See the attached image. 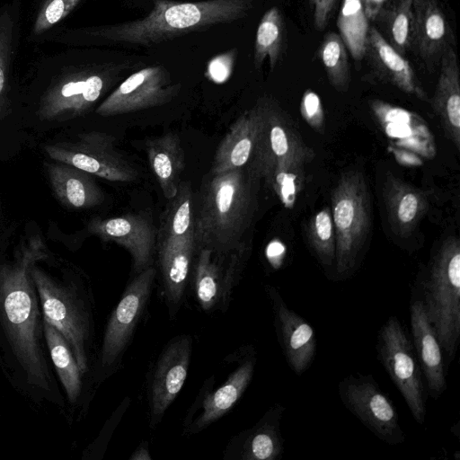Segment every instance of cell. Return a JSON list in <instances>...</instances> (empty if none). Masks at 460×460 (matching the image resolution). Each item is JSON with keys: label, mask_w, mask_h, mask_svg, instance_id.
Masks as SVG:
<instances>
[{"label": "cell", "mask_w": 460, "mask_h": 460, "mask_svg": "<svg viewBox=\"0 0 460 460\" xmlns=\"http://www.w3.org/2000/svg\"><path fill=\"white\" fill-rule=\"evenodd\" d=\"M43 240L33 235L11 259L0 261V369L32 402L66 409L44 334V317L31 266L47 260Z\"/></svg>", "instance_id": "obj_1"}, {"label": "cell", "mask_w": 460, "mask_h": 460, "mask_svg": "<svg viewBox=\"0 0 460 460\" xmlns=\"http://www.w3.org/2000/svg\"><path fill=\"white\" fill-rule=\"evenodd\" d=\"M260 180L247 167L204 175L193 198L197 250L226 253L251 248Z\"/></svg>", "instance_id": "obj_2"}, {"label": "cell", "mask_w": 460, "mask_h": 460, "mask_svg": "<svg viewBox=\"0 0 460 460\" xmlns=\"http://www.w3.org/2000/svg\"><path fill=\"white\" fill-rule=\"evenodd\" d=\"M260 122L253 151L245 166L264 180L287 208H292L305 178V167L314 157L293 123L275 101L256 102Z\"/></svg>", "instance_id": "obj_3"}, {"label": "cell", "mask_w": 460, "mask_h": 460, "mask_svg": "<svg viewBox=\"0 0 460 460\" xmlns=\"http://www.w3.org/2000/svg\"><path fill=\"white\" fill-rule=\"evenodd\" d=\"M252 6L250 0L190 3L155 0L146 16L93 33L115 41L150 45L189 31L236 21L246 15Z\"/></svg>", "instance_id": "obj_4"}, {"label": "cell", "mask_w": 460, "mask_h": 460, "mask_svg": "<svg viewBox=\"0 0 460 460\" xmlns=\"http://www.w3.org/2000/svg\"><path fill=\"white\" fill-rule=\"evenodd\" d=\"M39 261L31 266V274L43 317L66 339L85 375L91 367L94 339L92 291L81 279L72 275L56 277L39 266Z\"/></svg>", "instance_id": "obj_5"}, {"label": "cell", "mask_w": 460, "mask_h": 460, "mask_svg": "<svg viewBox=\"0 0 460 460\" xmlns=\"http://www.w3.org/2000/svg\"><path fill=\"white\" fill-rule=\"evenodd\" d=\"M193 198L191 184L181 181L176 195L168 199L157 228L155 253L171 317H174L182 303L197 252Z\"/></svg>", "instance_id": "obj_6"}, {"label": "cell", "mask_w": 460, "mask_h": 460, "mask_svg": "<svg viewBox=\"0 0 460 460\" xmlns=\"http://www.w3.org/2000/svg\"><path fill=\"white\" fill-rule=\"evenodd\" d=\"M445 359L454 361L460 341V241L447 237L432 255L417 290Z\"/></svg>", "instance_id": "obj_7"}, {"label": "cell", "mask_w": 460, "mask_h": 460, "mask_svg": "<svg viewBox=\"0 0 460 460\" xmlns=\"http://www.w3.org/2000/svg\"><path fill=\"white\" fill-rule=\"evenodd\" d=\"M332 217L335 229V280H345L357 270L371 227L367 184L356 169L343 172L332 192Z\"/></svg>", "instance_id": "obj_8"}, {"label": "cell", "mask_w": 460, "mask_h": 460, "mask_svg": "<svg viewBox=\"0 0 460 460\" xmlns=\"http://www.w3.org/2000/svg\"><path fill=\"white\" fill-rule=\"evenodd\" d=\"M376 348L380 363L403 397L413 419L424 424L428 393L423 373L411 339L396 316H390L379 329Z\"/></svg>", "instance_id": "obj_9"}, {"label": "cell", "mask_w": 460, "mask_h": 460, "mask_svg": "<svg viewBox=\"0 0 460 460\" xmlns=\"http://www.w3.org/2000/svg\"><path fill=\"white\" fill-rule=\"evenodd\" d=\"M156 270L152 265L135 275L111 312L102 338L96 378L117 371L148 304Z\"/></svg>", "instance_id": "obj_10"}, {"label": "cell", "mask_w": 460, "mask_h": 460, "mask_svg": "<svg viewBox=\"0 0 460 460\" xmlns=\"http://www.w3.org/2000/svg\"><path fill=\"white\" fill-rule=\"evenodd\" d=\"M342 404L377 438L389 446L405 441L395 404L371 374L349 375L338 384Z\"/></svg>", "instance_id": "obj_11"}, {"label": "cell", "mask_w": 460, "mask_h": 460, "mask_svg": "<svg viewBox=\"0 0 460 460\" xmlns=\"http://www.w3.org/2000/svg\"><path fill=\"white\" fill-rule=\"evenodd\" d=\"M56 162L67 164L92 175L118 182L135 181L138 172L115 147V138L100 131L80 133L74 141L44 146Z\"/></svg>", "instance_id": "obj_12"}, {"label": "cell", "mask_w": 460, "mask_h": 460, "mask_svg": "<svg viewBox=\"0 0 460 460\" xmlns=\"http://www.w3.org/2000/svg\"><path fill=\"white\" fill-rule=\"evenodd\" d=\"M250 253L251 248L226 253L207 248L197 250L190 280L204 312L225 311L228 307Z\"/></svg>", "instance_id": "obj_13"}, {"label": "cell", "mask_w": 460, "mask_h": 460, "mask_svg": "<svg viewBox=\"0 0 460 460\" xmlns=\"http://www.w3.org/2000/svg\"><path fill=\"white\" fill-rule=\"evenodd\" d=\"M161 66L143 68L124 80L96 109L108 117L135 112L172 101L180 91Z\"/></svg>", "instance_id": "obj_14"}, {"label": "cell", "mask_w": 460, "mask_h": 460, "mask_svg": "<svg viewBox=\"0 0 460 460\" xmlns=\"http://www.w3.org/2000/svg\"><path fill=\"white\" fill-rule=\"evenodd\" d=\"M192 338L174 337L155 363L148 388L149 426L156 428L181 390L190 369Z\"/></svg>", "instance_id": "obj_15"}, {"label": "cell", "mask_w": 460, "mask_h": 460, "mask_svg": "<svg viewBox=\"0 0 460 460\" xmlns=\"http://www.w3.org/2000/svg\"><path fill=\"white\" fill-rule=\"evenodd\" d=\"M256 361L254 348L245 347L238 366L218 388L211 390L205 383V387L201 389L186 418L190 417L197 410L199 412L184 426V434L192 435L202 431L234 408L252 379Z\"/></svg>", "instance_id": "obj_16"}, {"label": "cell", "mask_w": 460, "mask_h": 460, "mask_svg": "<svg viewBox=\"0 0 460 460\" xmlns=\"http://www.w3.org/2000/svg\"><path fill=\"white\" fill-rule=\"evenodd\" d=\"M107 80L94 73L60 76L43 93L38 115L41 120L62 121L88 111L106 89Z\"/></svg>", "instance_id": "obj_17"}, {"label": "cell", "mask_w": 460, "mask_h": 460, "mask_svg": "<svg viewBox=\"0 0 460 460\" xmlns=\"http://www.w3.org/2000/svg\"><path fill=\"white\" fill-rule=\"evenodd\" d=\"M87 231L104 242H113L125 248L131 256L135 275L153 265L157 228L146 214L96 217L87 224Z\"/></svg>", "instance_id": "obj_18"}, {"label": "cell", "mask_w": 460, "mask_h": 460, "mask_svg": "<svg viewBox=\"0 0 460 460\" xmlns=\"http://www.w3.org/2000/svg\"><path fill=\"white\" fill-rule=\"evenodd\" d=\"M269 298L275 332L282 354L297 376L304 374L314 361L317 338L312 325L288 307L280 292L273 286H265Z\"/></svg>", "instance_id": "obj_19"}, {"label": "cell", "mask_w": 460, "mask_h": 460, "mask_svg": "<svg viewBox=\"0 0 460 460\" xmlns=\"http://www.w3.org/2000/svg\"><path fill=\"white\" fill-rule=\"evenodd\" d=\"M410 303L411 341L420 362L428 396L437 400L447 390L445 356L422 300L412 291Z\"/></svg>", "instance_id": "obj_20"}, {"label": "cell", "mask_w": 460, "mask_h": 460, "mask_svg": "<svg viewBox=\"0 0 460 460\" xmlns=\"http://www.w3.org/2000/svg\"><path fill=\"white\" fill-rule=\"evenodd\" d=\"M285 406L271 405L251 428L233 437L223 454L225 460H279L284 453L281 420Z\"/></svg>", "instance_id": "obj_21"}, {"label": "cell", "mask_w": 460, "mask_h": 460, "mask_svg": "<svg viewBox=\"0 0 460 460\" xmlns=\"http://www.w3.org/2000/svg\"><path fill=\"white\" fill-rule=\"evenodd\" d=\"M365 56L382 80L407 94L429 101L410 62L395 50L376 28H369Z\"/></svg>", "instance_id": "obj_22"}, {"label": "cell", "mask_w": 460, "mask_h": 460, "mask_svg": "<svg viewBox=\"0 0 460 460\" xmlns=\"http://www.w3.org/2000/svg\"><path fill=\"white\" fill-rule=\"evenodd\" d=\"M387 220L393 232L409 236L428 209L424 192L400 178L388 174L383 187Z\"/></svg>", "instance_id": "obj_23"}, {"label": "cell", "mask_w": 460, "mask_h": 460, "mask_svg": "<svg viewBox=\"0 0 460 460\" xmlns=\"http://www.w3.org/2000/svg\"><path fill=\"white\" fill-rule=\"evenodd\" d=\"M440 73L431 101L446 137L460 147V82L457 57L447 48L441 55Z\"/></svg>", "instance_id": "obj_24"}, {"label": "cell", "mask_w": 460, "mask_h": 460, "mask_svg": "<svg viewBox=\"0 0 460 460\" xmlns=\"http://www.w3.org/2000/svg\"><path fill=\"white\" fill-rule=\"evenodd\" d=\"M259 122L257 104L234 120L217 148L210 172L219 173L248 164L255 145Z\"/></svg>", "instance_id": "obj_25"}, {"label": "cell", "mask_w": 460, "mask_h": 460, "mask_svg": "<svg viewBox=\"0 0 460 460\" xmlns=\"http://www.w3.org/2000/svg\"><path fill=\"white\" fill-rule=\"evenodd\" d=\"M46 171L56 198L70 208H91L100 205L104 194L93 175L64 163L46 164Z\"/></svg>", "instance_id": "obj_26"}, {"label": "cell", "mask_w": 460, "mask_h": 460, "mask_svg": "<svg viewBox=\"0 0 460 460\" xmlns=\"http://www.w3.org/2000/svg\"><path fill=\"white\" fill-rule=\"evenodd\" d=\"M413 41L426 60L441 57L447 47L449 26L438 0H412Z\"/></svg>", "instance_id": "obj_27"}, {"label": "cell", "mask_w": 460, "mask_h": 460, "mask_svg": "<svg viewBox=\"0 0 460 460\" xmlns=\"http://www.w3.org/2000/svg\"><path fill=\"white\" fill-rule=\"evenodd\" d=\"M150 167L164 198L172 199L181 183L185 166V155L181 138L175 132H167L146 142Z\"/></svg>", "instance_id": "obj_28"}, {"label": "cell", "mask_w": 460, "mask_h": 460, "mask_svg": "<svg viewBox=\"0 0 460 460\" xmlns=\"http://www.w3.org/2000/svg\"><path fill=\"white\" fill-rule=\"evenodd\" d=\"M44 334L51 363L69 404L75 406L82 396L83 379L74 354L63 335L44 319Z\"/></svg>", "instance_id": "obj_29"}, {"label": "cell", "mask_w": 460, "mask_h": 460, "mask_svg": "<svg viewBox=\"0 0 460 460\" xmlns=\"http://www.w3.org/2000/svg\"><path fill=\"white\" fill-rule=\"evenodd\" d=\"M368 22L361 0H342L337 26L347 49L356 60L365 57Z\"/></svg>", "instance_id": "obj_30"}, {"label": "cell", "mask_w": 460, "mask_h": 460, "mask_svg": "<svg viewBox=\"0 0 460 460\" xmlns=\"http://www.w3.org/2000/svg\"><path fill=\"white\" fill-rule=\"evenodd\" d=\"M284 22L280 11L273 6L260 21L254 41V65L260 67L265 59L271 69L277 65L283 47Z\"/></svg>", "instance_id": "obj_31"}, {"label": "cell", "mask_w": 460, "mask_h": 460, "mask_svg": "<svg viewBox=\"0 0 460 460\" xmlns=\"http://www.w3.org/2000/svg\"><path fill=\"white\" fill-rule=\"evenodd\" d=\"M347 51L340 34L335 32L327 33L318 49V58L328 80L340 92L347 91L350 82Z\"/></svg>", "instance_id": "obj_32"}, {"label": "cell", "mask_w": 460, "mask_h": 460, "mask_svg": "<svg viewBox=\"0 0 460 460\" xmlns=\"http://www.w3.org/2000/svg\"><path fill=\"white\" fill-rule=\"evenodd\" d=\"M308 243L316 259L324 269L334 268L336 237L329 208L313 216L307 226Z\"/></svg>", "instance_id": "obj_33"}, {"label": "cell", "mask_w": 460, "mask_h": 460, "mask_svg": "<svg viewBox=\"0 0 460 460\" xmlns=\"http://www.w3.org/2000/svg\"><path fill=\"white\" fill-rule=\"evenodd\" d=\"M15 23L13 8L6 7L0 12V123L8 105L9 68L14 47Z\"/></svg>", "instance_id": "obj_34"}, {"label": "cell", "mask_w": 460, "mask_h": 460, "mask_svg": "<svg viewBox=\"0 0 460 460\" xmlns=\"http://www.w3.org/2000/svg\"><path fill=\"white\" fill-rule=\"evenodd\" d=\"M411 3L397 2L396 6L386 14L388 42L402 55L406 53L413 41Z\"/></svg>", "instance_id": "obj_35"}, {"label": "cell", "mask_w": 460, "mask_h": 460, "mask_svg": "<svg viewBox=\"0 0 460 460\" xmlns=\"http://www.w3.org/2000/svg\"><path fill=\"white\" fill-rule=\"evenodd\" d=\"M81 0H43L32 26V32L39 36L65 19Z\"/></svg>", "instance_id": "obj_36"}, {"label": "cell", "mask_w": 460, "mask_h": 460, "mask_svg": "<svg viewBox=\"0 0 460 460\" xmlns=\"http://www.w3.org/2000/svg\"><path fill=\"white\" fill-rule=\"evenodd\" d=\"M300 112L306 123L319 133L324 131V111L317 93L306 90L302 97Z\"/></svg>", "instance_id": "obj_37"}, {"label": "cell", "mask_w": 460, "mask_h": 460, "mask_svg": "<svg viewBox=\"0 0 460 460\" xmlns=\"http://www.w3.org/2000/svg\"><path fill=\"white\" fill-rule=\"evenodd\" d=\"M234 61V51L231 50L210 60L208 73L216 82H223L231 74Z\"/></svg>", "instance_id": "obj_38"}, {"label": "cell", "mask_w": 460, "mask_h": 460, "mask_svg": "<svg viewBox=\"0 0 460 460\" xmlns=\"http://www.w3.org/2000/svg\"><path fill=\"white\" fill-rule=\"evenodd\" d=\"M336 0H310L314 11V22L317 30L323 29Z\"/></svg>", "instance_id": "obj_39"}, {"label": "cell", "mask_w": 460, "mask_h": 460, "mask_svg": "<svg viewBox=\"0 0 460 460\" xmlns=\"http://www.w3.org/2000/svg\"><path fill=\"white\" fill-rule=\"evenodd\" d=\"M361 2L368 20L374 21L381 14L386 0H361Z\"/></svg>", "instance_id": "obj_40"}, {"label": "cell", "mask_w": 460, "mask_h": 460, "mask_svg": "<svg viewBox=\"0 0 460 460\" xmlns=\"http://www.w3.org/2000/svg\"><path fill=\"white\" fill-rule=\"evenodd\" d=\"M269 252V259L272 267L276 270L279 269L282 264L286 254V248L281 243H276L270 247Z\"/></svg>", "instance_id": "obj_41"}, {"label": "cell", "mask_w": 460, "mask_h": 460, "mask_svg": "<svg viewBox=\"0 0 460 460\" xmlns=\"http://www.w3.org/2000/svg\"><path fill=\"white\" fill-rule=\"evenodd\" d=\"M152 457L149 453L148 444L146 442L141 443L137 449L132 453L129 460H151Z\"/></svg>", "instance_id": "obj_42"}, {"label": "cell", "mask_w": 460, "mask_h": 460, "mask_svg": "<svg viewBox=\"0 0 460 460\" xmlns=\"http://www.w3.org/2000/svg\"><path fill=\"white\" fill-rule=\"evenodd\" d=\"M397 2H412V0H397Z\"/></svg>", "instance_id": "obj_43"}]
</instances>
